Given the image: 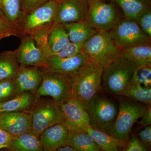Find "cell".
Wrapping results in <instances>:
<instances>
[{"label": "cell", "mask_w": 151, "mask_h": 151, "mask_svg": "<svg viewBox=\"0 0 151 151\" xmlns=\"http://www.w3.org/2000/svg\"><path fill=\"white\" fill-rule=\"evenodd\" d=\"M122 51L108 32L98 31L84 42L81 52L86 63H95L104 69L119 58Z\"/></svg>", "instance_id": "obj_1"}, {"label": "cell", "mask_w": 151, "mask_h": 151, "mask_svg": "<svg viewBox=\"0 0 151 151\" xmlns=\"http://www.w3.org/2000/svg\"><path fill=\"white\" fill-rule=\"evenodd\" d=\"M103 68L94 63L86 65L73 78L72 98L86 105L101 90Z\"/></svg>", "instance_id": "obj_2"}, {"label": "cell", "mask_w": 151, "mask_h": 151, "mask_svg": "<svg viewBox=\"0 0 151 151\" xmlns=\"http://www.w3.org/2000/svg\"><path fill=\"white\" fill-rule=\"evenodd\" d=\"M137 65L121 53L119 58L103 69L102 83L110 93L123 96Z\"/></svg>", "instance_id": "obj_3"}, {"label": "cell", "mask_w": 151, "mask_h": 151, "mask_svg": "<svg viewBox=\"0 0 151 151\" xmlns=\"http://www.w3.org/2000/svg\"><path fill=\"white\" fill-rule=\"evenodd\" d=\"M41 67L43 80L36 93L37 97L48 96L60 106L71 100L73 78L49 70L45 66Z\"/></svg>", "instance_id": "obj_4"}, {"label": "cell", "mask_w": 151, "mask_h": 151, "mask_svg": "<svg viewBox=\"0 0 151 151\" xmlns=\"http://www.w3.org/2000/svg\"><path fill=\"white\" fill-rule=\"evenodd\" d=\"M147 106L134 101L120 100L119 112L107 133L113 137L127 142L129 139L132 127L142 117Z\"/></svg>", "instance_id": "obj_5"}, {"label": "cell", "mask_w": 151, "mask_h": 151, "mask_svg": "<svg viewBox=\"0 0 151 151\" xmlns=\"http://www.w3.org/2000/svg\"><path fill=\"white\" fill-rule=\"evenodd\" d=\"M28 112L32 118L31 133L38 138L49 127L64 122L61 106L55 103L52 98H37Z\"/></svg>", "instance_id": "obj_6"}, {"label": "cell", "mask_w": 151, "mask_h": 151, "mask_svg": "<svg viewBox=\"0 0 151 151\" xmlns=\"http://www.w3.org/2000/svg\"><path fill=\"white\" fill-rule=\"evenodd\" d=\"M108 35L120 48L151 45V38L146 35L135 20L125 18L120 21Z\"/></svg>", "instance_id": "obj_7"}, {"label": "cell", "mask_w": 151, "mask_h": 151, "mask_svg": "<svg viewBox=\"0 0 151 151\" xmlns=\"http://www.w3.org/2000/svg\"><path fill=\"white\" fill-rule=\"evenodd\" d=\"M91 127L107 132L117 116V108L111 100L96 96L84 106Z\"/></svg>", "instance_id": "obj_8"}, {"label": "cell", "mask_w": 151, "mask_h": 151, "mask_svg": "<svg viewBox=\"0 0 151 151\" xmlns=\"http://www.w3.org/2000/svg\"><path fill=\"white\" fill-rule=\"evenodd\" d=\"M57 2L48 0L43 4L24 14L20 25L22 36L30 35L35 31L50 27L55 23Z\"/></svg>", "instance_id": "obj_9"}, {"label": "cell", "mask_w": 151, "mask_h": 151, "mask_svg": "<svg viewBox=\"0 0 151 151\" xmlns=\"http://www.w3.org/2000/svg\"><path fill=\"white\" fill-rule=\"evenodd\" d=\"M89 8L85 19L97 31L109 32L120 21L115 5L104 1L88 2Z\"/></svg>", "instance_id": "obj_10"}, {"label": "cell", "mask_w": 151, "mask_h": 151, "mask_svg": "<svg viewBox=\"0 0 151 151\" xmlns=\"http://www.w3.org/2000/svg\"><path fill=\"white\" fill-rule=\"evenodd\" d=\"M60 106L64 115L63 123L70 132H86L91 127L87 112L78 100L71 99Z\"/></svg>", "instance_id": "obj_11"}, {"label": "cell", "mask_w": 151, "mask_h": 151, "mask_svg": "<svg viewBox=\"0 0 151 151\" xmlns=\"http://www.w3.org/2000/svg\"><path fill=\"white\" fill-rule=\"evenodd\" d=\"M88 8V0H61L58 3L55 23L64 24L84 20Z\"/></svg>", "instance_id": "obj_12"}, {"label": "cell", "mask_w": 151, "mask_h": 151, "mask_svg": "<svg viewBox=\"0 0 151 151\" xmlns=\"http://www.w3.org/2000/svg\"><path fill=\"white\" fill-rule=\"evenodd\" d=\"M21 37L20 45L15 50L20 66H45L47 57L37 47L32 38L29 35H24Z\"/></svg>", "instance_id": "obj_13"}, {"label": "cell", "mask_w": 151, "mask_h": 151, "mask_svg": "<svg viewBox=\"0 0 151 151\" xmlns=\"http://www.w3.org/2000/svg\"><path fill=\"white\" fill-rule=\"evenodd\" d=\"M0 128L12 137L25 133H30L32 118L28 112H1Z\"/></svg>", "instance_id": "obj_14"}, {"label": "cell", "mask_w": 151, "mask_h": 151, "mask_svg": "<svg viewBox=\"0 0 151 151\" xmlns=\"http://www.w3.org/2000/svg\"><path fill=\"white\" fill-rule=\"evenodd\" d=\"M86 64L82 53L80 52L75 56L62 59L49 57L44 66L49 70L73 78Z\"/></svg>", "instance_id": "obj_15"}, {"label": "cell", "mask_w": 151, "mask_h": 151, "mask_svg": "<svg viewBox=\"0 0 151 151\" xmlns=\"http://www.w3.org/2000/svg\"><path fill=\"white\" fill-rule=\"evenodd\" d=\"M70 132L63 123L49 127L42 132L39 137L43 151H56L60 147L67 145Z\"/></svg>", "instance_id": "obj_16"}, {"label": "cell", "mask_w": 151, "mask_h": 151, "mask_svg": "<svg viewBox=\"0 0 151 151\" xmlns=\"http://www.w3.org/2000/svg\"><path fill=\"white\" fill-rule=\"evenodd\" d=\"M43 77V71L41 67L20 66L16 78L19 92L28 91L36 94Z\"/></svg>", "instance_id": "obj_17"}, {"label": "cell", "mask_w": 151, "mask_h": 151, "mask_svg": "<svg viewBox=\"0 0 151 151\" xmlns=\"http://www.w3.org/2000/svg\"><path fill=\"white\" fill-rule=\"evenodd\" d=\"M6 149L13 151H43L39 138L31 132L12 137Z\"/></svg>", "instance_id": "obj_18"}, {"label": "cell", "mask_w": 151, "mask_h": 151, "mask_svg": "<svg viewBox=\"0 0 151 151\" xmlns=\"http://www.w3.org/2000/svg\"><path fill=\"white\" fill-rule=\"evenodd\" d=\"M63 25L72 43H84L98 32L86 20Z\"/></svg>", "instance_id": "obj_19"}, {"label": "cell", "mask_w": 151, "mask_h": 151, "mask_svg": "<svg viewBox=\"0 0 151 151\" xmlns=\"http://www.w3.org/2000/svg\"><path fill=\"white\" fill-rule=\"evenodd\" d=\"M1 6L6 22L17 30L21 36L19 27L24 14L20 0H1Z\"/></svg>", "instance_id": "obj_20"}, {"label": "cell", "mask_w": 151, "mask_h": 151, "mask_svg": "<svg viewBox=\"0 0 151 151\" xmlns=\"http://www.w3.org/2000/svg\"><path fill=\"white\" fill-rule=\"evenodd\" d=\"M37 99L35 94L28 91L20 92L12 100L1 104V112H28Z\"/></svg>", "instance_id": "obj_21"}, {"label": "cell", "mask_w": 151, "mask_h": 151, "mask_svg": "<svg viewBox=\"0 0 151 151\" xmlns=\"http://www.w3.org/2000/svg\"><path fill=\"white\" fill-rule=\"evenodd\" d=\"M94 139L101 150L118 151L123 150L127 142L113 137L107 132L90 127L86 132Z\"/></svg>", "instance_id": "obj_22"}, {"label": "cell", "mask_w": 151, "mask_h": 151, "mask_svg": "<svg viewBox=\"0 0 151 151\" xmlns=\"http://www.w3.org/2000/svg\"><path fill=\"white\" fill-rule=\"evenodd\" d=\"M70 42L64 25L54 23L52 26L48 35L49 47L51 56L65 48Z\"/></svg>", "instance_id": "obj_23"}, {"label": "cell", "mask_w": 151, "mask_h": 151, "mask_svg": "<svg viewBox=\"0 0 151 151\" xmlns=\"http://www.w3.org/2000/svg\"><path fill=\"white\" fill-rule=\"evenodd\" d=\"M20 67L16 50L0 53V81L16 78Z\"/></svg>", "instance_id": "obj_24"}, {"label": "cell", "mask_w": 151, "mask_h": 151, "mask_svg": "<svg viewBox=\"0 0 151 151\" xmlns=\"http://www.w3.org/2000/svg\"><path fill=\"white\" fill-rule=\"evenodd\" d=\"M67 144L75 148L77 151H101L99 146L87 132H70Z\"/></svg>", "instance_id": "obj_25"}, {"label": "cell", "mask_w": 151, "mask_h": 151, "mask_svg": "<svg viewBox=\"0 0 151 151\" xmlns=\"http://www.w3.org/2000/svg\"><path fill=\"white\" fill-rule=\"evenodd\" d=\"M122 9L126 18L136 20L144 11L151 7V0H113Z\"/></svg>", "instance_id": "obj_26"}, {"label": "cell", "mask_w": 151, "mask_h": 151, "mask_svg": "<svg viewBox=\"0 0 151 151\" xmlns=\"http://www.w3.org/2000/svg\"><path fill=\"white\" fill-rule=\"evenodd\" d=\"M123 55L137 65L151 64V45H141L122 49Z\"/></svg>", "instance_id": "obj_27"}, {"label": "cell", "mask_w": 151, "mask_h": 151, "mask_svg": "<svg viewBox=\"0 0 151 151\" xmlns=\"http://www.w3.org/2000/svg\"><path fill=\"white\" fill-rule=\"evenodd\" d=\"M123 96L137 101L146 106L151 105V88L144 87L140 84H129Z\"/></svg>", "instance_id": "obj_28"}, {"label": "cell", "mask_w": 151, "mask_h": 151, "mask_svg": "<svg viewBox=\"0 0 151 151\" xmlns=\"http://www.w3.org/2000/svg\"><path fill=\"white\" fill-rule=\"evenodd\" d=\"M19 93L16 78L0 81V104L14 98Z\"/></svg>", "instance_id": "obj_29"}, {"label": "cell", "mask_w": 151, "mask_h": 151, "mask_svg": "<svg viewBox=\"0 0 151 151\" xmlns=\"http://www.w3.org/2000/svg\"><path fill=\"white\" fill-rule=\"evenodd\" d=\"M129 84H139L144 87H151V64L137 65Z\"/></svg>", "instance_id": "obj_30"}, {"label": "cell", "mask_w": 151, "mask_h": 151, "mask_svg": "<svg viewBox=\"0 0 151 151\" xmlns=\"http://www.w3.org/2000/svg\"><path fill=\"white\" fill-rule=\"evenodd\" d=\"M50 27L37 30L29 35L35 42L37 47L44 53L47 58L51 56L48 42L49 30Z\"/></svg>", "instance_id": "obj_31"}, {"label": "cell", "mask_w": 151, "mask_h": 151, "mask_svg": "<svg viewBox=\"0 0 151 151\" xmlns=\"http://www.w3.org/2000/svg\"><path fill=\"white\" fill-rule=\"evenodd\" d=\"M83 44L70 42L65 48L51 56L57 58L62 59L75 56L81 52V48Z\"/></svg>", "instance_id": "obj_32"}, {"label": "cell", "mask_w": 151, "mask_h": 151, "mask_svg": "<svg viewBox=\"0 0 151 151\" xmlns=\"http://www.w3.org/2000/svg\"><path fill=\"white\" fill-rule=\"evenodd\" d=\"M136 21L143 32L151 38V9H146L141 14Z\"/></svg>", "instance_id": "obj_33"}, {"label": "cell", "mask_w": 151, "mask_h": 151, "mask_svg": "<svg viewBox=\"0 0 151 151\" xmlns=\"http://www.w3.org/2000/svg\"><path fill=\"white\" fill-rule=\"evenodd\" d=\"M11 36L21 37L17 30L9 25L4 19L0 18V39Z\"/></svg>", "instance_id": "obj_34"}, {"label": "cell", "mask_w": 151, "mask_h": 151, "mask_svg": "<svg viewBox=\"0 0 151 151\" xmlns=\"http://www.w3.org/2000/svg\"><path fill=\"white\" fill-rule=\"evenodd\" d=\"M144 127L138 133L137 137L147 150L150 151L151 147V127L149 126Z\"/></svg>", "instance_id": "obj_35"}, {"label": "cell", "mask_w": 151, "mask_h": 151, "mask_svg": "<svg viewBox=\"0 0 151 151\" xmlns=\"http://www.w3.org/2000/svg\"><path fill=\"white\" fill-rule=\"evenodd\" d=\"M124 151H147V149L141 142L137 137H132L127 141L126 145L123 150Z\"/></svg>", "instance_id": "obj_36"}, {"label": "cell", "mask_w": 151, "mask_h": 151, "mask_svg": "<svg viewBox=\"0 0 151 151\" xmlns=\"http://www.w3.org/2000/svg\"><path fill=\"white\" fill-rule=\"evenodd\" d=\"M47 1L48 0H20L22 9L24 14L28 13Z\"/></svg>", "instance_id": "obj_37"}, {"label": "cell", "mask_w": 151, "mask_h": 151, "mask_svg": "<svg viewBox=\"0 0 151 151\" xmlns=\"http://www.w3.org/2000/svg\"><path fill=\"white\" fill-rule=\"evenodd\" d=\"M151 105L147 106L145 111L140 118L141 120L139 124L144 127L151 126Z\"/></svg>", "instance_id": "obj_38"}, {"label": "cell", "mask_w": 151, "mask_h": 151, "mask_svg": "<svg viewBox=\"0 0 151 151\" xmlns=\"http://www.w3.org/2000/svg\"><path fill=\"white\" fill-rule=\"evenodd\" d=\"M12 136L0 128V146L6 145Z\"/></svg>", "instance_id": "obj_39"}, {"label": "cell", "mask_w": 151, "mask_h": 151, "mask_svg": "<svg viewBox=\"0 0 151 151\" xmlns=\"http://www.w3.org/2000/svg\"><path fill=\"white\" fill-rule=\"evenodd\" d=\"M56 151H77L76 149L69 145H65L57 149Z\"/></svg>", "instance_id": "obj_40"}, {"label": "cell", "mask_w": 151, "mask_h": 151, "mask_svg": "<svg viewBox=\"0 0 151 151\" xmlns=\"http://www.w3.org/2000/svg\"><path fill=\"white\" fill-rule=\"evenodd\" d=\"M0 18L4 19H5L4 17V14L3 13L1 8V0H0Z\"/></svg>", "instance_id": "obj_41"}, {"label": "cell", "mask_w": 151, "mask_h": 151, "mask_svg": "<svg viewBox=\"0 0 151 151\" xmlns=\"http://www.w3.org/2000/svg\"><path fill=\"white\" fill-rule=\"evenodd\" d=\"M7 146L6 145L0 146V150L3 149L7 148Z\"/></svg>", "instance_id": "obj_42"}, {"label": "cell", "mask_w": 151, "mask_h": 151, "mask_svg": "<svg viewBox=\"0 0 151 151\" xmlns=\"http://www.w3.org/2000/svg\"><path fill=\"white\" fill-rule=\"evenodd\" d=\"M100 1H104V0H88V2Z\"/></svg>", "instance_id": "obj_43"}, {"label": "cell", "mask_w": 151, "mask_h": 151, "mask_svg": "<svg viewBox=\"0 0 151 151\" xmlns=\"http://www.w3.org/2000/svg\"><path fill=\"white\" fill-rule=\"evenodd\" d=\"M53 1H55L58 2H59L60 1H61V0H53Z\"/></svg>", "instance_id": "obj_44"}, {"label": "cell", "mask_w": 151, "mask_h": 151, "mask_svg": "<svg viewBox=\"0 0 151 151\" xmlns=\"http://www.w3.org/2000/svg\"><path fill=\"white\" fill-rule=\"evenodd\" d=\"M1 112V104H0V113Z\"/></svg>", "instance_id": "obj_45"}]
</instances>
